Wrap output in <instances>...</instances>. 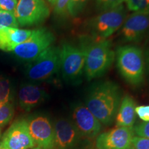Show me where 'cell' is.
I'll return each instance as SVG.
<instances>
[{
  "mask_svg": "<svg viewBox=\"0 0 149 149\" xmlns=\"http://www.w3.org/2000/svg\"><path fill=\"white\" fill-rule=\"evenodd\" d=\"M122 100V91L116 83L111 81L96 82L89 88L85 105L103 125L115 121Z\"/></svg>",
  "mask_w": 149,
  "mask_h": 149,
  "instance_id": "cell-1",
  "label": "cell"
},
{
  "mask_svg": "<svg viewBox=\"0 0 149 149\" xmlns=\"http://www.w3.org/2000/svg\"><path fill=\"white\" fill-rule=\"evenodd\" d=\"M80 46L85 53L84 74L86 79L91 81L103 76L111 68L115 58L111 41L83 37Z\"/></svg>",
  "mask_w": 149,
  "mask_h": 149,
  "instance_id": "cell-2",
  "label": "cell"
},
{
  "mask_svg": "<svg viewBox=\"0 0 149 149\" xmlns=\"http://www.w3.org/2000/svg\"><path fill=\"white\" fill-rule=\"evenodd\" d=\"M116 64L124 79L133 86L142 84L145 75V60L142 50L133 45L120 46L117 49Z\"/></svg>",
  "mask_w": 149,
  "mask_h": 149,
  "instance_id": "cell-3",
  "label": "cell"
},
{
  "mask_svg": "<svg viewBox=\"0 0 149 149\" xmlns=\"http://www.w3.org/2000/svg\"><path fill=\"white\" fill-rule=\"evenodd\" d=\"M85 53L81 46L65 42L60 47L59 70L66 82L77 85L84 74Z\"/></svg>",
  "mask_w": 149,
  "mask_h": 149,
  "instance_id": "cell-4",
  "label": "cell"
},
{
  "mask_svg": "<svg viewBox=\"0 0 149 149\" xmlns=\"http://www.w3.org/2000/svg\"><path fill=\"white\" fill-rule=\"evenodd\" d=\"M59 66L60 47L51 46L30 61L26 69V75L32 81H44L59 70Z\"/></svg>",
  "mask_w": 149,
  "mask_h": 149,
  "instance_id": "cell-5",
  "label": "cell"
},
{
  "mask_svg": "<svg viewBox=\"0 0 149 149\" xmlns=\"http://www.w3.org/2000/svg\"><path fill=\"white\" fill-rule=\"evenodd\" d=\"M126 18V12L123 4L102 12L89 22V29L93 37L107 40L122 26Z\"/></svg>",
  "mask_w": 149,
  "mask_h": 149,
  "instance_id": "cell-6",
  "label": "cell"
},
{
  "mask_svg": "<svg viewBox=\"0 0 149 149\" xmlns=\"http://www.w3.org/2000/svg\"><path fill=\"white\" fill-rule=\"evenodd\" d=\"M55 40V35L50 30L38 28L33 30L31 37L25 42L17 46L13 52L18 59L30 62L51 46Z\"/></svg>",
  "mask_w": 149,
  "mask_h": 149,
  "instance_id": "cell-7",
  "label": "cell"
},
{
  "mask_svg": "<svg viewBox=\"0 0 149 149\" xmlns=\"http://www.w3.org/2000/svg\"><path fill=\"white\" fill-rule=\"evenodd\" d=\"M51 14L44 0H19L15 15L19 26L31 27L44 23Z\"/></svg>",
  "mask_w": 149,
  "mask_h": 149,
  "instance_id": "cell-8",
  "label": "cell"
},
{
  "mask_svg": "<svg viewBox=\"0 0 149 149\" xmlns=\"http://www.w3.org/2000/svg\"><path fill=\"white\" fill-rule=\"evenodd\" d=\"M71 121L84 139H93L101 133L102 124L85 104L76 103L71 109Z\"/></svg>",
  "mask_w": 149,
  "mask_h": 149,
  "instance_id": "cell-9",
  "label": "cell"
},
{
  "mask_svg": "<svg viewBox=\"0 0 149 149\" xmlns=\"http://www.w3.org/2000/svg\"><path fill=\"white\" fill-rule=\"evenodd\" d=\"M53 126L54 149H79L84 138L71 120L59 118Z\"/></svg>",
  "mask_w": 149,
  "mask_h": 149,
  "instance_id": "cell-10",
  "label": "cell"
},
{
  "mask_svg": "<svg viewBox=\"0 0 149 149\" xmlns=\"http://www.w3.org/2000/svg\"><path fill=\"white\" fill-rule=\"evenodd\" d=\"M1 141L3 149H30L36 146L25 119L15 122L3 134Z\"/></svg>",
  "mask_w": 149,
  "mask_h": 149,
  "instance_id": "cell-11",
  "label": "cell"
},
{
  "mask_svg": "<svg viewBox=\"0 0 149 149\" xmlns=\"http://www.w3.org/2000/svg\"><path fill=\"white\" fill-rule=\"evenodd\" d=\"M31 137L42 149H54V126L47 116L37 115L27 120Z\"/></svg>",
  "mask_w": 149,
  "mask_h": 149,
  "instance_id": "cell-12",
  "label": "cell"
},
{
  "mask_svg": "<svg viewBox=\"0 0 149 149\" xmlns=\"http://www.w3.org/2000/svg\"><path fill=\"white\" fill-rule=\"evenodd\" d=\"M134 135L133 128L115 126L99 134L95 138V148L128 149Z\"/></svg>",
  "mask_w": 149,
  "mask_h": 149,
  "instance_id": "cell-13",
  "label": "cell"
},
{
  "mask_svg": "<svg viewBox=\"0 0 149 149\" xmlns=\"http://www.w3.org/2000/svg\"><path fill=\"white\" fill-rule=\"evenodd\" d=\"M149 32V11L135 12L126 18L123 24V40L128 42H138Z\"/></svg>",
  "mask_w": 149,
  "mask_h": 149,
  "instance_id": "cell-14",
  "label": "cell"
},
{
  "mask_svg": "<svg viewBox=\"0 0 149 149\" xmlns=\"http://www.w3.org/2000/svg\"><path fill=\"white\" fill-rule=\"evenodd\" d=\"M48 97V93L43 87L35 84H25L19 91V104L22 109L30 111L43 103Z\"/></svg>",
  "mask_w": 149,
  "mask_h": 149,
  "instance_id": "cell-15",
  "label": "cell"
},
{
  "mask_svg": "<svg viewBox=\"0 0 149 149\" xmlns=\"http://www.w3.org/2000/svg\"><path fill=\"white\" fill-rule=\"evenodd\" d=\"M33 30L4 27L0 29V50L13 51L17 46L25 42L32 34Z\"/></svg>",
  "mask_w": 149,
  "mask_h": 149,
  "instance_id": "cell-16",
  "label": "cell"
},
{
  "mask_svg": "<svg viewBox=\"0 0 149 149\" xmlns=\"http://www.w3.org/2000/svg\"><path fill=\"white\" fill-rule=\"evenodd\" d=\"M135 107L136 102L131 96L123 97L115 119L116 126L133 128L136 120Z\"/></svg>",
  "mask_w": 149,
  "mask_h": 149,
  "instance_id": "cell-17",
  "label": "cell"
},
{
  "mask_svg": "<svg viewBox=\"0 0 149 149\" xmlns=\"http://www.w3.org/2000/svg\"><path fill=\"white\" fill-rule=\"evenodd\" d=\"M14 113L13 104L10 102L0 104V126L8 124L13 117Z\"/></svg>",
  "mask_w": 149,
  "mask_h": 149,
  "instance_id": "cell-18",
  "label": "cell"
},
{
  "mask_svg": "<svg viewBox=\"0 0 149 149\" xmlns=\"http://www.w3.org/2000/svg\"><path fill=\"white\" fill-rule=\"evenodd\" d=\"M10 81L6 77L0 76V104L10 102Z\"/></svg>",
  "mask_w": 149,
  "mask_h": 149,
  "instance_id": "cell-19",
  "label": "cell"
},
{
  "mask_svg": "<svg viewBox=\"0 0 149 149\" xmlns=\"http://www.w3.org/2000/svg\"><path fill=\"white\" fill-rule=\"evenodd\" d=\"M19 24L14 13L0 10V29L4 27L18 28Z\"/></svg>",
  "mask_w": 149,
  "mask_h": 149,
  "instance_id": "cell-20",
  "label": "cell"
},
{
  "mask_svg": "<svg viewBox=\"0 0 149 149\" xmlns=\"http://www.w3.org/2000/svg\"><path fill=\"white\" fill-rule=\"evenodd\" d=\"M127 8L135 12H148L149 0H124Z\"/></svg>",
  "mask_w": 149,
  "mask_h": 149,
  "instance_id": "cell-21",
  "label": "cell"
},
{
  "mask_svg": "<svg viewBox=\"0 0 149 149\" xmlns=\"http://www.w3.org/2000/svg\"><path fill=\"white\" fill-rule=\"evenodd\" d=\"M71 0H57L54 6V13L59 17L70 15L69 6Z\"/></svg>",
  "mask_w": 149,
  "mask_h": 149,
  "instance_id": "cell-22",
  "label": "cell"
},
{
  "mask_svg": "<svg viewBox=\"0 0 149 149\" xmlns=\"http://www.w3.org/2000/svg\"><path fill=\"white\" fill-rule=\"evenodd\" d=\"M124 0H95L96 7L101 12L111 10L122 4Z\"/></svg>",
  "mask_w": 149,
  "mask_h": 149,
  "instance_id": "cell-23",
  "label": "cell"
},
{
  "mask_svg": "<svg viewBox=\"0 0 149 149\" xmlns=\"http://www.w3.org/2000/svg\"><path fill=\"white\" fill-rule=\"evenodd\" d=\"M88 0H71L69 6V13L72 17H77L84 9Z\"/></svg>",
  "mask_w": 149,
  "mask_h": 149,
  "instance_id": "cell-24",
  "label": "cell"
},
{
  "mask_svg": "<svg viewBox=\"0 0 149 149\" xmlns=\"http://www.w3.org/2000/svg\"><path fill=\"white\" fill-rule=\"evenodd\" d=\"M128 149H149V139L134 135Z\"/></svg>",
  "mask_w": 149,
  "mask_h": 149,
  "instance_id": "cell-25",
  "label": "cell"
},
{
  "mask_svg": "<svg viewBox=\"0 0 149 149\" xmlns=\"http://www.w3.org/2000/svg\"><path fill=\"white\" fill-rule=\"evenodd\" d=\"M135 135L149 139V122H141L133 127Z\"/></svg>",
  "mask_w": 149,
  "mask_h": 149,
  "instance_id": "cell-26",
  "label": "cell"
},
{
  "mask_svg": "<svg viewBox=\"0 0 149 149\" xmlns=\"http://www.w3.org/2000/svg\"><path fill=\"white\" fill-rule=\"evenodd\" d=\"M135 114L143 122H149V105L136 107Z\"/></svg>",
  "mask_w": 149,
  "mask_h": 149,
  "instance_id": "cell-27",
  "label": "cell"
},
{
  "mask_svg": "<svg viewBox=\"0 0 149 149\" xmlns=\"http://www.w3.org/2000/svg\"><path fill=\"white\" fill-rule=\"evenodd\" d=\"M17 1V0H0V10L15 13Z\"/></svg>",
  "mask_w": 149,
  "mask_h": 149,
  "instance_id": "cell-28",
  "label": "cell"
},
{
  "mask_svg": "<svg viewBox=\"0 0 149 149\" xmlns=\"http://www.w3.org/2000/svg\"><path fill=\"white\" fill-rule=\"evenodd\" d=\"M44 1H46L47 2L49 3V4H51V6H55V4L56 3V2H57V0H44Z\"/></svg>",
  "mask_w": 149,
  "mask_h": 149,
  "instance_id": "cell-29",
  "label": "cell"
},
{
  "mask_svg": "<svg viewBox=\"0 0 149 149\" xmlns=\"http://www.w3.org/2000/svg\"><path fill=\"white\" fill-rule=\"evenodd\" d=\"M33 149H42V148H41L39 146H35L34 148H33Z\"/></svg>",
  "mask_w": 149,
  "mask_h": 149,
  "instance_id": "cell-30",
  "label": "cell"
},
{
  "mask_svg": "<svg viewBox=\"0 0 149 149\" xmlns=\"http://www.w3.org/2000/svg\"><path fill=\"white\" fill-rule=\"evenodd\" d=\"M0 149H3L2 145H1V139H0Z\"/></svg>",
  "mask_w": 149,
  "mask_h": 149,
  "instance_id": "cell-31",
  "label": "cell"
},
{
  "mask_svg": "<svg viewBox=\"0 0 149 149\" xmlns=\"http://www.w3.org/2000/svg\"><path fill=\"white\" fill-rule=\"evenodd\" d=\"M148 72H149V57H148Z\"/></svg>",
  "mask_w": 149,
  "mask_h": 149,
  "instance_id": "cell-32",
  "label": "cell"
},
{
  "mask_svg": "<svg viewBox=\"0 0 149 149\" xmlns=\"http://www.w3.org/2000/svg\"><path fill=\"white\" fill-rule=\"evenodd\" d=\"M0 134H1V129H0Z\"/></svg>",
  "mask_w": 149,
  "mask_h": 149,
  "instance_id": "cell-33",
  "label": "cell"
}]
</instances>
